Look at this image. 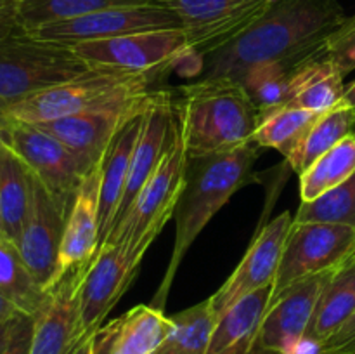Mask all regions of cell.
<instances>
[{"instance_id": "40", "label": "cell", "mask_w": 355, "mask_h": 354, "mask_svg": "<svg viewBox=\"0 0 355 354\" xmlns=\"http://www.w3.org/2000/svg\"><path fill=\"white\" fill-rule=\"evenodd\" d=\"M89 339L90 337H87V339H83L82 342L78 344V346L73 349L71 354H89Z\"/></svg>"}, {"instance_id": "7", "label": "cell", "mask_w": 355, "mask_h": 354, "mask_svg": "<svg viewBox=\"0 0 355 354\" xmlns=\"http://www.w3.org/2000/svg\"><path fill=\"white\" fill-rule=\"evenodd\" d=\"M0 141L19 156L28 170L69 212L83 179L92 169L68 146L37 125L0 121Z\"/></svg>"}, {"instance_id": "5", "label": "cell", "mask_w": 355, "mask_h": 354, "mask_svg": "<svg viewBox=\"0 0 355 354\" xmlns=\"http://www.w3.org/2000/svg\"><path fill=\"white\" fill-rule=\"evenodd\" d=\"M187 163L189 155L173 106V124L168 146L158 167L128 208L123 221L104 242L120 246L128 266L134 271L141 269L146 252L175 214L177 201L186 183Z\"/></svg>"}, {"instance_id": "30", "label": "cell", "mask_w": 355, "mask_h": 354, "mask_svg": "<svg viewBox=\"0 0 355 354\" xmlns=\"http://www.w3.org/2000/svg\"><path fill=\"white\" fill-rule=\"evenodd\" d=\"M305 61H274L257 65L253 68L246 69L238 82L243 83L245 90L252 97L253 103L257 104V108L262 111L263 117L269 111L277 110L281 106H286L288 97H290V85L291 78H293V73Z\"/></svg>"}, {"instance_id": "31", "label": "cell", "mask_w": 355, "mask_h": 354, "mask_svg": "<svg viewBox=\"0 0 355 354\" xmlns=\"http://www.w3.org/2000/svg\"><path fill=\"white\" fill-rule=\"evenodd\" d=\"M355 172V137L349 135L340 144L315 160L300 174V200L312 201L333 189Z\"/></svg>"}, {"instance_id": "35", "label": "cell", "mask_w": 355, "mask_h": 354, "mask_svg": "<svg viewBox=\"0 0 355 354\" xmlns=\"http://www.w3.org/2000/svg\"><path fill=\"white\" fill-rule=\"evenodd\" d=\"M324 354H355V312L345 325L322 344Z\"/></svg>"}, {"instance_id": "10", "label": "cell", "mask_w": 355, "mask_h": 354, "mask_svg": "<svg viewBox=\"0 0 355 354\" xmlns=\"http://www.w3.org/2000/svg\"><path fill=\"white\" fill-rule=\"evenodd\" d=\"M180 26V19L173 10L158 3L128 6L104 9L87 16L45 24L31 31H24L38 40L52 42L73 47L82 42L106 40L121 35L141 33L153 30H173Z\"/></svg>"}, {"instance_id": "12", "label": "cell", "mask_w": 355, "mask_h": 354, "mask_svg": "<svg viewBox=\"0 0 355 354\" xmlns=\"http://www.w3.org/2000/svg\"><path fill=\"white\" fill-rule=\"evenodd\" d=\"M68 214L51 191L31 174L30 207L16 245L28 269L45 290H51L55 283L59 248Z\"/></svg>"}, {"instance_id": "39", "label": "cell", "mask_w": 355, "mask_h": 354, "mask_svg": "<svg viewBox=\"0 0 355 354\" xmlns=\"http://www.w3.org/2000/svg\"><path fill=\"white\" fill-rule=\"evenodd\" d=\"M343 104H347V106L350 108H355V82H352L349 87H347L345 97H343Z\"/></svg>"}, {"instance_id": "11", "label": "cell", "mask_w": 355, "mask_h": 354, "mask_svg": "<svg viewBox=\"0 0 355 354\" xmlns=\"http://www.w3.org/2000/svg\"><path fill=\"white\" fill-rule=\"evenodd\" d=\"M73 51L94 69L148 73L193 54L182 28L121 35L106 40L82 42Z\"/></svg>"}, {"instance_id": "2", "label": "cell", "mask_w": 355, "mask_h": 354, "mask_svg": "<svg viewBox=\"0 0 355 354\" xmlns=\"http://www.w3.org/2000/svg\"><path fill=\"white\" fill-rule=\"evenodd\" d=\"M260 148L255 141H250L239 148L214 155L189 156L186 183L177 201L175 214V242L172 255L166 266L158 290L151 298V305L165 311L175 274L193 246L200 233L207 228L214 215L234 196L241 187L255 183L253 172Z\"/></svg>"}, {"instance_id": "33", "label": "cell", "mask_w": 355, "mask_h": 354, "mask_svg": "<svg viewBox=\"0 0 355 354\" xmlns=\"http://www.w3.org/2000/svg\"><path fill=\"white\" fill-rule=\"evenodd\" d=\"M324 56L342 71L347 73L355 69V14L347 16L343 23L326 38Z\"/></svg>"}, {"instance_id": "4", "label": "cell", "mask_w": 355, "mask_h": 354, "mask_svg": "<svg viewBox=\"0 0 355 354\" xmlns=\"http://www.w3.org/2000/svg\"><path fill=\"white\" fill-rule=\"evenodd\" d=\"M153 73L89 69L76 78L40 90L0 113V121L44 124L90 111H128L151 90Z\"/></svg>"}, {"instance_id": "1", "label": "cell", "mask_w": 355, "mask_h": 354, "mask_svg": "<svg viewBox=\"0 0 355 354\" xmlns=\"http://www.w3.org/2000/svg\"><path fill=\"white\" fill-rule=\"evenodd\" d=\"M347 17L340 0H276L259 21L201 59L200 78L239 80L246 69L274 61H305Z\"/></svg>"}, {"instance_id": "32", "label": "cell", "mask_w": 355, "mask_h": 354, "mask_svg": "<svg viewBox=\"0 0 355 354\" xmlns=\"http://www.w3.org/2000/svg\"><path fill=\"white\" fill-rule=\"evenodd\" d=\"M293 221L328 222L355 228V172L315 200L302 201Z\"/></svg>"}, {"instance_id": "21", "label": "cell", "mask_w": 355, "mask_h": 354, "mask_svg": "<svg viewBox=\"0 0 355 354\" xmlns=\"http://www.w3.org/2000/svg\"><path fill=\"white\" fill-rule=\"evenodd\" d=\"M272 285L239 298L224 314L218 316L207 354L248 353L270 304Z\"/></svg>"}, {"instance_id": "14", "label": "cell", "mask_w": 355, "mask_h": 354, "mask_svg": "<svg viewBox=\"0 0 355 354\" xmlns=\"http://www.w3.org/2000/svg\"><path fill=\"white\" fill-rule=\"evenodd\" d=\"M291 224L293 217L286 210L263 226L262 231L255 236L238 267L225 283L210 295L211 309L217 318L239 298L274 283Z\"/></svg>"}, {"instance_id": "41", "label": "cell", "mask_w": 355, "mask_h": 354, "mask_svg": "<svg viewBox=\"0 0 355 354\" xmlns=\"http://www.w3.org/2000/svg\"><path fill=\"white\" fill-rule=\"evenodd\" d=\"M352 135L355 137V127H354V132H352Z\"/></svg>"}, {"instance_id": "38", "label": "cell", "mask_w": 355, "mask_h": 354, "mask_svg": "<svg viewBox=\"0 0 355 354\" xmlns=\"http://www.w3.org/2000/svg\"><path fill=\"white\" fill-rule=\"evenodd\" d=\"M14 319H10V321L0 325V353H2V349L6 347V344H7V340H9L10 330H12V325H14Z\"/></svg>"}, {"instance_id": "23", "label": "cell", "mask_w": 355, "mask_h": 354, "mask_svg": "<svg viewBox=\"0 0 355 354\" xmlns=\"http://www.w3.org/2000/svg\"><path fill=\"white\" fill-rule=\"evenodd\" d=\"M355 312V253L333 271L312 314L305 339L322 344Z\"/></svg>"}, {"instance_id": "20", "label": "cell", "mask_w": 355, "mask_h": 354, "mask_svg": "<svg viewBox=\"0 0 355 354\" xmlns=\"http://www.w3.org/2000/svg\"><path fill=\"white\" fill-rule=\"evenodd\" d=\"M134 110L90 111V113L71 115V117L59 118V120L44 121V124H37V127L45 130L47 134L54 135L55 139H59L89 169H94L103 160L104 151L110 146L113 135L116 134L121 121Z\"/></svg>"}, {"instance_id": "37", "label": "cell", "mask_w": 355, "mask_h": 354, "mask_svg": "<svg viewBox=\"0 0 355 354\" xmlns=\"http://www.w3.org/2000/svg\"><path fill=\"white\" fill-rule=\"evenodd\" d=\"M21 314H23V312H21L19 309L0 292V325H3V323L10 321V319L17 318V316Z\"/></svg>"}, {"instance_id": "15", "label": "cell", "mask_w": 355, "mask_h": 354, "mask_svg": "<svg viewBox=\"0 0 355 354\" xmlns=\"http://www.w3.org/2000/svg\"><path fill=\"white\" fill-rule=\"evenodd\" d=\"M89 267L66 273L49 290V301L33 316V337L30 354H71L87 339L80 314L82 283Z\"/></svg>"}, {"instance_id": "8", "label": "cell", "mask_w": 355, "mask_h": 354, "mask_svg": "<svg viewBox=\"0 0 355 354\" xmlns=\"http://www.w3.org/2000/svg\"><path fill=\"white\" fill-rule=\"evenodd\" d=\"M355 253V228L293 221L284 243L270 304L297 281L342 266Z\"/></svg>"}, {"instance_id": "22", "label": "cell", "mask_w": 355, "mask_h": 354, "mask_svg": "<svg viewBox=\"0 0 355 354\" xmlns=\"http://www.w3.org/2000/svg\"><path fill=\"white\" fill-rule=\"evenodd\" d=\"M345 90L342 71L322 51L321 54L307 59L293 73L286 106L304 108L322 115L343 103Z\"/></svg>"}, {"instance_id": "19", "label": "cell", "mask_w": 355, "mask_h": 354, "mask_svg": "<svg viewBox=\"0 0 355 354\" xmlns=\"http://www.w3.org/2000/svg\"><path fill=\"white\" fill-rule=\"evenodd\" d=\"M148 99V97H146ZM146 101L135 108L118 127L116 134L111 139L110 146L104 151L103 160L99 162L101 189H99V221H101V245L106 242L121 196H123L125 184L130 172L132 155H134L135 142L141 134L142 121H144ZM101 248V246H99Z\"/></svg>"}, {"instance_id": "28", "label": "cell", "mask_w": 355, "mask_h": 354, "mask_svg": "<svg viewBox=\"0 0 355 354\" xmlns=\"http://www.w3.org/2000/svg\"><path fill=\"white\" fill-rule=\"evenodd\" d=\"M318 118L319 113L304 108L281 106L263 115L253 134V141L260 148L277 149L284 158L290 160Z\"/></svg>"}, {"instance_id": "13", "label": "cell", "mask_w": 355, "mask_h": 354, "mask_svg": "<svg viewBox=\"0 0 355 354\" xmlns=\"http://www.w3.org/2000/svg\"><path fill=\"white\" fill-rule=\"evenodd\" d=\"M333 271L304 278L267 307L259 333L246 354H288L305 335L315 304Z\"/></svg>"}, {"instance_id": "43", "label": "cell", "mask_w": 355, "mask_h": 354, "mask_svg": "<svg viewBox=\"0 0 355 354\" xmlns=\"http://www.w3.org/2000/svg\"><path fill=\"white\" fill-rule=\"evenodd\" d=\"M322 354H324V353H322Z\"/></svg>"}, {"instance_id": "9", "label": "cell", "mask_w": 355, "mask_h": 354, "mask_svg": "<svg viewBox=\"0 0 355 354\" xmlns=\"http://www.w3.org/2000/svg\"><path fill=\"white\" fill-rule=\"evenodd\" d=\"M276 0H153L180 19L194 58L203 59L248 30Z\"/></svg>"}, {"instance_id": "24", "label": "cell", "mask_w": 355, "mask_h": 354, "mask_svg": "<svg viewBox=\"0 0 355 354\" xmlns=\"http://www.w3.org/2000/svg\"><path fill=\"white\" fill-rule=\"evenodd\" d=\"M31 200V174L19 156L0 141V222L7 238L17 242Z\"/></svg>"}, {"instance_id": "3", "label": "cell", "mask_w": 355, "mask_h": 354, "mask_svg": "<svg viewBox=\"0 0 355 354\" xmlns=\"http://www.w3.org/2000/svg\"><path fill=\"white\" fill-rule=\"evenodd\" d=\"M173 103L189 156L231 151L253 141L262 121L241 82L227 76L198 78L179 87Z\"/></svg>"}, {"instance_id": "17", "label": "cell", "mask_w": 355, "mask_h": 354, "mask_svg": "<svg viewBox=\"0 0 355 354\" xmlns=\"http://www.w3.org/2000/svg\"><path fill=\"white\" fill-rule=\"evenodd\" d=\"M99 189L101 172L99 165H96L85 176L78 193H76L75 201L69 208L61 248H59L55 283L69 271L89 267L99 250Z\"/></svg>"}, {"instance_id": "29", "label": "cell", "mask_w": 355, "mask_h": 354, "mask_svg": "<svg viewBox=\"0 0 355 354\" xmlns=\"http://www.w3.org/2000/svg\"><path fill=\"white\" fill-rule=\"evenodd\" d=\"M153 0H17V16L23 31H31L45 24L87 16L113 7L144 6Z\"/></svg>"}, {"instance_id": "26", "label": "cell", "mask_w": 355, "mask_h": 354, "mask_svg": "<svg viewBox=\"0 0 355 354\" xmlns=\"http://www.w3.org/2000/svg\"><path fill=\"white\" fill-rule=\"evenodd\" d=\"M355 127V108L340 104L326 113L319 115L297 151L290 156V165L300 176L309 169L315 160L321 158L324 153L335 148L345 137L352 135Z\"/></svg>"}, {"instance_id": "25", "label": "cell", "mask_w": 355, "mask_h": 354, "mask_svg": "<svg viewBox=\"0 0 355 354\" xmlns=\"http://www.w3.org/2000/svg\"><path fill=\"white\" fill-rule=\"evenodd\" d=\"M0 292L26 316H37L49 301L45 290L21 257L17 245L0 231Z\"/></svg>"}, {"instance_id": "6", "label": "cell", "mask_w": 355, "mask_h": 354, "mask_svg": "<svg viewBox=\"0 0 355 354\" xmlns=\"http://www.w3.org/2000/svg\"><path fill=\"white\" fill-rule=\"evenodd\" d=\"M89 69L68 45L38 40L24 31L10 35L0 42V113Z\"/></svg>"}, {"instance_id": "16", "label": "cell", "mask_w": 355, "mask_h": 354, "mask_svg": "<svg viewBox=\"0 0 355 354\" xmlns=\"http://www.w3.org/2000/svg\"><path fill=\"white\" fill-rule=\"evenodd\" d=\"M139 271L128 266L118 245L104 243L90 262L82 283L80 314L87 335H92L125 292L134 283Z\"/></svg>"}, {"instance_id": "18", "label": "cell", "mask_w": 355, "mask_h": 354, "mask_svg": "<svg viewBox=\"0 0 355 354\" xmlns=\"http://www.w3.org/2000/svg\"><path fill=\"white\" fill-rule=\"evenodd\" d=\"M172 330V318L151 304H139L99 326L89 354H155Z\"/></svg>"}, {"instance_id": "34", "label": "cell", "mask_w": 355, "mask_h": 354, "mask_svg": "<svg viewBox=\"0 0 355 354\" xmlns=\"http://www.w3.org/2000/svg\"><path fill=\"white\" fill-rule=\"evenodd\" d=\"M31 337H33V318L21 314L14 319L9 340L0 354H30Z\"/></svg>"}, {"instance_id": "36", "label": "cell", "mask_w": 355, "mask_h": 354, "mask_svg": "<svg viewBox=\"0 0 355 354\" xmlns=\"http://www.w3.org/2000/svg\"><path fill=\"white\" fill-rule=\"evenodd\" d=\"M17 0H0V42L14 33H19Z\"/></svg>"}, {"instance_id": "27", "label": "cell", "mask_w": 355, "mask_h": 354, "mask_svg": "<svg viewBox=\"0 0 355 354\" xmlns=\"http://www.w3.org/2000/svg\"><path fill=\"white\" fill-rule=\"evenodd\" d=\"M172 318V330L155 354H207L214 335L215 316L210 297Z\"/></svg>"}, {"instance_id": "42", "label": "cell", "mask_w": 355, "mask_h": 354, "mask_svg": "<svg viewBox=\"0 0 355 354\" xmlns=\"http://www.w3.org/2000/svg\"><path fill=\"white\" fill-rule=\"evenodd\" d=\"M0 231H2V222H0Z\"/></svg>"}]
</instances>
